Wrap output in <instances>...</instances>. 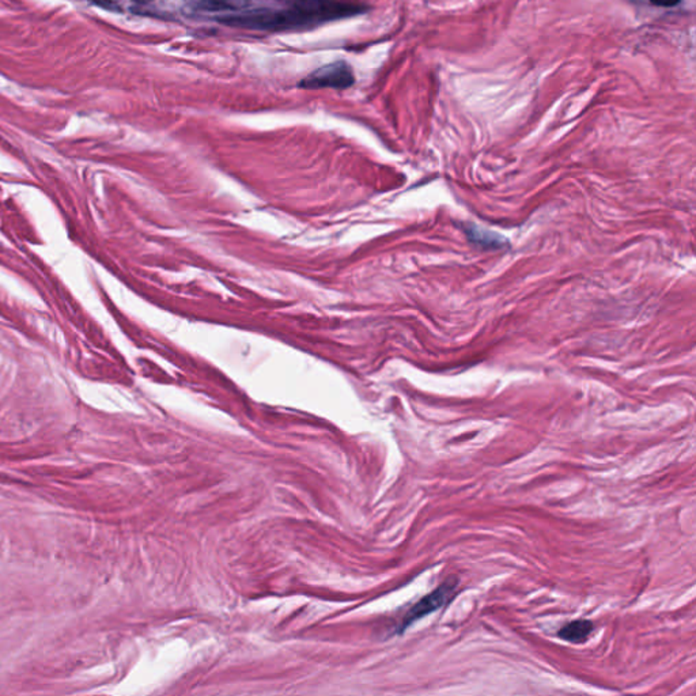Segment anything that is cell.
Listing matches in <instances>:
<instances>
[{
  "label": "cell",
  "mask_w": 696,
  "mask_h": 696,
  "mask_svg": "<svg viewBox=\"0 0 696 696\" xmlns=\"http://www.w3.org/2000/svg\"><path fill=\"white\" fill-rule=\"evenodd\" d=\"M363 13H367L365 4L346 0H278L273 6L256 4L239 13L214 16L210 19L229 28L280 33L306 30Z\"/></svg>",
  "instance_id": "6da1fadb"
},
{
  "label": "cell",
  "mask_w": 696,
  "mask_h": 696,
  "mask_svg": "<svg viewBox=\"0 0 696 696\" xmlns=\"http://www.w3.org/2000/svg\"><path fill=\"white\" fill-rule=\"evenodd\" d=\"M355 84V76L351 66L347 62H335L326 66L317 68L298 84L299 89L305 90H319V89H335L346 90Z\"/></svg>",
  "instance_id": "7a4b0ae2"
},
{
  "label": "cell",
  "mask_w": 696,
  "mask_h": 696,
  "mask_svg": "<svg viewBox=\"0 0 696 696\" xmlns=\"http://www.w3.org/2000/svg\"><path fill=\"white\" fill-rule=\"evenodd\" d=\"M457 586H459V579L457 578L452 577L446 579L434 592H431L430 595H425L421 601H418L407 612V615L403 617L400 626L397 627V632L399 634L404 632L415 622H418V620H421L422 617H425L427 615L438 611L440 608L445 607L455 597V595H456Z\"/></svg>",
  "instance_id": "3957f363"
},
{
  "label": "cell",
  "mask_w": 696,
  "mask_h": 696,
  "mask_svg": "<svg viewBox=\"0 0 696 696\" xmlns=\"http://www.w3.org/2000/svg\"><path fill=\"white\" fill-rule=\"evenodd\" d=\"M593 629H595V624L591 620L582 619V620H576V622H571V623L563 626L559 629L558 635L566 642L583 644L589 638Z\"/></svg>",
  "instance_id": "277c9868"
},
{
  "label": "cell",
  "mask_w": 696,
  "mask_h": 696,
  "mask_svg": "<svg viewBox=\"0 0 696 696\" xmlns=\"http://www.w3.org/2000/svg\"><path fill=\"white\" fill-rule=\"evenodd\" d=\"M467 233H468V237L472 242H476L480 246H484L487 249H501V248L508 245V241L502 236L493 233V232H489V230H483L480 227L469 226L467 229Z\"/></svg>",
  "instance_id": "5b68a950"
},
{
  "label": "cell",
  "mask_w": 696,
  "mask_h": 696,
  "mask_svg": "<svg viewBox=\"0 0 696 696\" xmlns=\"http://www.w3.org/2000/svg\"><path fill=\"white\" fill-rule=\"evenodd\" d=\"M680 1H681V0H650V3H651L653 6H656V7H666V8L678 6Z\"/></svg>",
  "instance_id": "8992f818"
}]
</instances>
